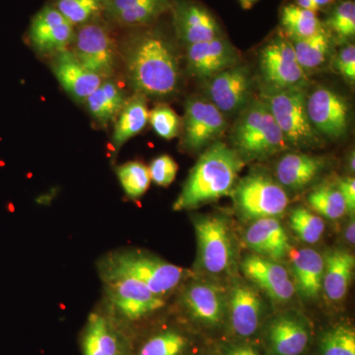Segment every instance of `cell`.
<instances>
[{"mask_svg":"<svg viewBox=\"0 0 355 355\" xmlns=\"http://www.w3.org/2000/svg\"><path fill=\"white\" fill-rule=\"evenodd\" d=\"M123 58L128 83L137 94L167 98L179 90V55L165 37L155 33L139 35L125 44Z\"/></svg>","mask_w":355,"mask_h":355,"instance_id":"cell-1","label":"cell"},{"mask_svg":"<svg viewBox=\"0 0 355 355\" xmlns=\"http://www.w3.org/2000/svg\"><path fill=\"white\" fill-rule=\"evenodd\" d=\"M244 161L234 149L216 141L202 153L191 169L173 209L188 210L231 196Z\"/></svg>","mask_w":355,"mask_h":355,"instance_id":"cell-2","label":"cell"},{"mask_svg":"<svg viewBox=\"0 0 355 355\" xmlns=\"http://www.w3.org/2000/svg\"><path fill=\"white\" fill-rule=\"evenodd\" d=\"M102 282L128 277L141 282L157 295L165 297L186 279L188 272L158 257L139 251L121 249L105 254L97 261Z\"/></svg>","mask_w":355,"mask_h":355,"instance_id":"cell-3","label":"cell"},{"mask_svg":"<svg viewBox=\"0 0 355 355\" xmlns=\"http://www.w3.org/2000/svg\"><path fill=\"white\" fill-rule=\"evenodd\" d=\"M231 141L243 161L263 160L288 148L286 137L261 100L248 104L236 121Z\"/></svg>","mask_w":355,"mask_h":355,"instance_id":"cell-4","label":"cell"},{"mask_svg":"<svg viewBox=\"0 0 355 355\" xmlns=\"http://www.w3.org/2000/svg\"><path fill=\"white\" fill-rule=\"evenodd\" d=\"M305 87H265L261 93V101L266 103L289 146L313 147L321 144V135L314 130L308 118Z\"/></svg>","mask_w":355,"mask_h":355,"instance_id":"cell-5","label":"cell"},{"mask_svg":"<svg viewBox=\"0 0 355 355\" xmlns=\"http://www.w3.org/2000/svg\"><path fill=\"white\" fill-rule=\"evenodd\" d=\"M231 196L236 209L247 220L282 216L288 207L286 190L263 172L254 171L240 180Z\"/></svg>","mask_w":355,"mask_h":355,"instance_id":"cell-6","label":"cell"},{"mask_svg":"<svg viewBox=\"0 0 355 355\" xmlns=\"http://www.w3.org/2000/svg\"><path fill=\"white\" fill-rule=\"evenodd\" d=\"M107 310L119 322H137L162 309L165 297L128 277L104 280Z\"/></svg>","mask_w":355,"mask_h":355,"instance_id":"cell-7","label":"cell"},{"mask_svg":"<svg viewBox=\"0 0 355 355\" xmlns=\"http://www.w3.org/2000/svg\"><path fill=\"white\" fill-rule=\"evenodd\" d=\"M71 44L70 51L86 69L103 79L114 73L116 44L108 27L99 18L78 26Z\"/></svg>","mask_w":355,"mask_h":355,"instance_id":"cell-8","label":"cell"},{"mask_svg":"<svg viewBox=\"0 0 355 355\" xmlns=\"http://www.w3.org/2000/svg\"><path fill=\"white\" fill-rule=\"evenodd\" d=\"M198 261L202 270L220 275L230 270L235 259L234 242L226 219L221 216H200L195 219Z\"/></svg>","mask_w":355,"mask_h":355,"instance_id":"cell-9","label":"cell"},{"mask_svg":"<svg viewBox=\"0 0 355 355\" xmlns=\"http://www.w3.org/2000/svg\"><path fill=\"white\" fill-rule=\"evenodd\" d=\"M261 76L265 87L287 89L306 86L307 74L299 64L291 39L275 37L261 49Z\"/></svg>","mask_w":355,"mask_h":355,"instance_id":"cell-10","label":"cell"},{"mask_svg":"<svg viewBox=\"0 0 355 355\" xmlns=\"http://www.w3.org/2000/svg\"><path fill=\"white\" fill-rule=\"evenodd\" d=\"M227 128L225 114L205 97H193L184 107L183 146L198 153L211 146Z\"/></svg>","mask_w":355,"mask_h":355,"instance_id":"cell-11","label":"cell"},{"mask_svg":"<svg viewBox=\"0 0 355 355\" xmlns=\"http://www.w3.org/2000/svg\"><path fill=\"white\" fill-rule=\"evenodd\" d=\"M306 110L311 125L322 137L338 139L347 135L349 105L333 89L318 87L307 94Z\"/></svg>","mask_w":355,"mask_h":355,"instance_id":"cell-12","label":"cell"},{"mask_svg":"<svg viewBox=\"0 0 355 355\" xmlns=\"http://www.w3.org/2000/svg\"><path fill=\"white\" fill-rule=\"evenodd\" d=\"M83 355H132V347L121 324L108 310L89 315L80 336Z\"/></svg>","mask_w":355,"mask_h":355,"instance_id":"cell-13","label":"cell"},{"mask_svg":"<svg viewBox=\"0 0 355 355\" xmlns=\"http://www.w3.org/2000/svg\"><path fill=\"white\" fill-rule=\"evenodd\" d=\"M251 92V72L245 65H235L207 80V99L224 114L244 109Z\"/></svg>","mask_w":355,"mask_h":355,"instance_id":"cell-14","label":"cell"},{"mask_svg":"<svg viewBox=\"0 0 355 355\" xmlns=\"http://www.w3.org/2000/svg\"><path fill=\"white\" fill-rule=\"evenodd\" d=\"M239 62V51L221 36L187 46L188 69L198 79L209 80Z\"/></svg>","mask_w":355,"mask_h":355,"instance_id":"cell-15","label":"cell"},{"mask_svg":"<svg viewBox=\"0 0 355 355\" xmlns=\"http://www.w3.org/2000/svg\"><path fill=\"white\" fill-rule=\"evenodd\" d=\"M74 33L76 27L51 4L42 8L33 18L29 39L39 53L53 55L69 49Z\"/></svg>","mask_w":355,"mask_h":355,"instance_id":"cell-16","label":"cell"},{"mask_svg":"<svg viewBox=\"0 0 355 355\" xmlns=\"http://www.w3.org/2000/svg\"><path fill=\"white\" fill-rule=\"evenodd\" d=\"M180 302L191 319L209 327L218 326L227 308L224 289L205 282H191L184 287Z\"/></svg>","mask_w":355,"mask_h":355,"instance_id":"cell-17","label":"cell"},{"mask_svg":"<svg viewBox=\"0 0 355 355\" xmlns=\"http://www.w3.org/2000/svg\"><path fill=\"white\" fill-rule=\"evenodd\" d=\"M243 272L266 295L277 303L291 300L295 293V286L289 272L279 261L250 254L242 261Z\"/></svg>","mask_w":355,"mask_h":355,"instance_id":"cell-18","label":"cell"},{"mask_svg":"<svg viewBox=\"0 0 355 355\" xmlns=\"http://www.w3.org/2000/svg\"><path fill=\"white\" fill-rule=\"evenodd\" d=\"M51 69L60 85L79 102H85L103 81L101 77L86 69L69 49L53 55Z\"/></svg>","mask_w":355,"mask_h":355,"instance_id":"cell-19","label":"cell"},{"mask_svg":"<svg viewBox=\"0 0 355 355\" xmlns=\"http://www.w3.org/2000/svg\"><path fill=\"white\" fill-rule=\"evenodd\" d=\"M174 24L178 37L186 46L221 36L216 18L205 7L193 2L175 6Z\"/></svg>","mask_w":355,"mask_h":355,"instance_id":"cell-20","label":"cell"},{"mask_svg":"<svg viewBox=\"0 0 355 355\" xmlns=\"http://www.w3.org/2000/svg\"><path fill=\"white\" fill-rule=\"evenodd\" d=\"M326 167V159L322 156L286 153L277 162L275 177L284 190L299 191L314 183Z\"/></svg>","mask_w":355,"mask_h":355,"instance_id":"cell-21","label":"cell"},{"mask_svg":"<svg viewBox=\"0 0 355 355\" xmlns=\"http://www.w3.org/2000/svg\"><path fill=\"white\" fill-rule=\"evenodd\" d=\"M245 241L254 254L275 261L286 258L292 249L286 229L275 217L254 220L245 233Z\"/></svg>","mask_w":355,"mask_h":355,"instance_id":"cell-22","label":"cell"},{"mask_svg":"<svg viewBox=\"0 0 355 355\" xmlns=\"http://www.w3.org/2000/svg\"><path fill=\"white\" fill-rule=\"evenodd\" d=\"M231 326L238 336H253L260 326L263 301L253 287L238 284L232 287L227 297Z\"/></svg>","mask_w":355,"mask_h":355,"instance_id":"cell-23","label":"cell"},{"mask_svg":"<svg viewBox=\"0 0 355 355\" xmlns=\"http://www.w3.org/2000/svg\"><path fill=\"white\" fill-rule=\"evenodd\" d=\"M268 343L273 355H300L309 343V330L301 318L279 315L268 327Z\"/></svg>","mask_w":355,"mask_h":355,"instance_id":"cell-24","label":"cell"},{"mask_svg":"<svg viewBox=\"0 0 355 355\" xmlns=\"http://www.w3.org/2000/svg\"><path fill=\"white\" fill-rule=\"evenodd\" d=\"M170 0H107L104 13L121 26H144L171 8Z\"/></svg>","mask_w":355,"mask_h":355,"instance_id":"cell-25","label":"cell"},{"mask_svg":"<svg viewBox=\"0 0 355 355\" xmlns=\"http://www.w3.org/2000/svg\"><path fill=\"white\" fill-rule=\"evenodd\" d=\"M322 291L331 302H340L347 296L355 268L354 254L345 249H333L324 257Z\"/></svg>","mask_w":355,"mask_h":355,"instance_id":"cell-26","label":"cell"},{"mask_svg":"<svg viewBox=\"0 0 355 355\" xmlns=\"http://www.w3.org/2000/svg\"><path fill=\"white\" fill-rule=\"evenodd\" d=\"M294 284L306 299H316L322 291L324 256L310 248L291 249L289 253Z\"/></svg>","mask_w":355,"mask_h":355,"instance_id":"cell-27","label":"cell"},{"mask_svg":"<svg viewBox=\"0 0 355 355\" xmlns=\"http://www.w3.org/2000/svg\"><path fill=\"white\" fill-rule=\"evenodd\" d=\"M114 125L112 144L114 150L119 151L121 146L142 132L149 120V112L147 109L146 97L141 94L133 95L127 99Z\"/></svg>","mask_w":355,"mask_h":355,"instance_id":"cell-28","label":"cell"},{"mask_svg":"<svg viewBox=\"0 0 355 355\" xmlns=\"http://www.w3.org/2000/svg\"><path fill=\"white\" fill-rule=\"evenodd\" d=\"M125 101L127 98L123 89L107 79L102 81L85 103L91 116L101 125H107L118 116Z\"/></svg>","mask_w":355,"mask_h":355,"instance_id":"cell-29","label":"cell"},{"mask_svg":"<svg viewBox=\"0 0 355 355\" xmlns=\"http://www.w3.org/2000/svg\"><path fill=\"white\" fill-rule=\"evenodd\" d=\"M299 64L307 72L320 69L328 60L331 51V39L326 30L305 39H291Z\"/></svg>","mask_w":355,"mask_h":355,"instance_id":"cell-30","label":"cell"},{"mask_svg":"<svg viewBox=\"0 0 355 355\" xmlns=\"http://www.w3.org/2000/svg\"><path fill=\"white\" fill-rule=\"evenodd\" d=\"M307 202L318 216L336 220L347 214V205L338 184L324 183L319 184L307 196Z\"/></svg>","mask_w":355,"mask_h":355,"instance_id":"cell-31","label":"cell"},{"mask_svg":"<svg viewBox=\"0 0 355 355\" xmlns=\"http://www.w3.org/2000/svg\"><path fill=\"white\" fill-rule=\"evenodd\" d=\"M282 23L289 39H305L323 29L316 12L288 4L282 10Z\"/></svg>","mask_w":355,"mask_h":355,"instance_id":"cell-32","label":"cell"},{"mask_svg":"<svg viewBox=\"0 0 355 355\" xmlns=\"http://www.w3.org/2000/svg\"><path fill=\"white\" fill-rule=\"evenodd\" d=\"M189 340L181 331L165 329L148 336L140 345L137 355H183Z\"/></svg>","mask_w":355,"mask_h":355,"instance_id":"cell-33","label":"cell"},{"mask_svg":"<svg viewBox=\"0 0 355 355\" xmlns=\"http://www.w3.org/2000/svg\"><path fill=\"white\" fill-rule=\"evenodd\" d=\"M106 4L107 0H53V6L74 27L99 18Z\"/></svg>","mask_w":355,"mask_h":355,"instance_id":"cell-34","label":"cell"},{"mask_svg":"<svg viewBox=\"0 0 355 355\" xmlns=\"http://www.w3.org/2000/svg\"><path fill=\"white\" fill-rule=\"evenodd\" d=\"M121 188L132 200H137L146 193L151 183L148 167L139 161H132L116 168Z\"/></svg>","mask_w":355,"mask_h":355,"instance_id":"cell-35","label":"cell"},{"mask_svg":"<svg viewBox=\"0 0 355 355\" xmlns=\"http://www.w3.org/2000/svg\"><path fill=\"white\" fill-rule=\"evenodd\" d=\"M291 227L301 241L315 244L324 234V222L311 210L297 207L291 211Z\"/></svg>","mask_w":355,"mask_h":355,"instance_id":"cell-36","label":"cell"},{"mask_svg":"<svg viewBox=\"0 0 355 355\" xmlns=\"http://www.w3.org/2000/svg\"><path fill=\"white\" fill-rule=\"evenodd\" d=\"M321 355H355V333L352 327L340 324L327 331L320 343Z\"/></svg>","mask_w":355,"mask_h":355,"instance_id":"cell-37","label":"cell"},{"mask_svg":"<svg viewBox=\"0 0 355 355\" xmlns=\"http://www.w3.org/2000/svg\"><path fill=\"white\" fill-rule=\"evenodd\" d=\"M327 25L342 41L354 38L355 34V4L352 0L340 2L334 9Z\"/></svg>","mask_w":355,"mask_h":355,"instance_id":"cell-38","label":"cell"},{"mask_svg":"<svg viewBox=\"0 0 355 355\" xmlns=\"http://www.w3.org/2000/svg\"><path fill=\"white\" fill-rule=\"evenodd\" d=\"M149 121L154 132L165 139H172L179 135L181 121L174 110L166 105H159L149 113Z\"/></svg>","mask_w":355,"mask_h":355,"instance_id":"cell-39","label":"cell"},{"mask_svg":"<svg viewBox=\"0 0 355 355\" xmlns=\"http://www.w3.org/2000/svg\"><path fill=\"white\" fill-rule=\"evenodd\" d=\"M178 164L169 155L158 156L148 167L151 181L161 187L170 186L176 179Z\"/></svg>","mask_w":355,"mask_h":355,"instance_id":"cell-40","label":"cell"},{"mask_svg":"<svg viewBox=\"0 0 355 355\" xmlns=\"http://www.w3.org/2000/svg\"><path fill=\"white\" fill-rule=\"evenodd\" d=\"M334 69L349 83L355 80V46L349 44L340 49L334 60Z\"/></svg>","mask_w":355,"mask_h":355,"instance_id":"cell-41","label":"cell"},{"mask_svg":"<svg viewBox=\"0 0 355 355\" xmlns=\"http://www.w3.org/2000/svg\"><path fill=\"white\" fill-rule=\"evenodd\" d=\"M338 188L342 193L347 211L350 216H354L355 214V180L354 178L345 177L338 180Z\"/></svg>","mask_w":355,"mask_h":355,"instance_id":"cell-42","label":"cell"},{"mask_svg":"<svg viewBox=\"0 0 355 355\" xmlns=\"http://www.w3.org/2000/svg\"><path fill=\"white\" fill-rule=\"evenodd\" d=\"M345 240L349 243L350 245H354L355 243V222L354 219L350 220L349 225L345 228Z\"/></svg>","mask_w":355,"mask_h":355,"instance_id":"cell-43","label":"cell"},{"mask_svg":"<svg viewBox=\"0 0 355 355\" xmlns=\"http://www.w3.org/2000/svg\"><path fill=\"white\" fill-rule=\"evenodd\" d=\"M297 6L301 7V8L307 9V10L314 11V12H317L319 10L316 6H315L313 0H297Z\"/></svg>","mask_w":355,"mask_h":355,"instance_id":"cell-44","label":"cell"},{"mask_svg":"<svg viewBox=\"0 0 355 355\" xmlns=\"http://www.w3.org/2000/svg\"><path fill=\"white\" fill-rule=\"evenodd\" d=\"M240 352L241 355H259L258 352L251 347H240Z\"/></svg>","mask_w":355,"mask_h":355,"instance_id":"cell-45","label":"cell"},{"mask_svg":"<svg viewBox=\"0 0 355 355\" xmlns=\"http://www.w3.org/2000/svg\"><path fill=\"white\" fill-rule=\"evenodd\" d=\"M334 1H335V0H313V2H314L318 9L329 6V4L333 3Z\"/></svg>","mask_w":355,"mask_h":355,"instance_id":"cell-46","label":"cell"},{"mask_svg":"<svg viewBox=\"0 0 355 355\" xmlns=\"http://www.w3.org/2000/svg\"><path fill=\"white\" fill-rule=\"evenodd\" d=\"M354 161H355L354 153H352L349 156V162H347V163H349V171L352 172V173H354V169H355Z\"/></svg>","mask_w":355,"mask_h":355,"instance_id":"cell-47","label":"cell"},{"mask_svg":"<svg viewBox=\"0 0 355 355\" xmlns=\"http://www.w3.org/2000/svg\"><path fill=\"white\" fill-rule=\"evenodd\" d=\"M257 1H258V0H240V3L242 4L244 8H250V7L253 6L254 3H256Z\"/></svg>","mask_w":355,"mask_h":355,"instance_id":"cell-48","label":"cell"},{"mask_svg":"<svg viewBox=\"0 0 355 355\" xmlns=\"http://www.w3.org/2000/svg\"><path fill=\"white\" fill-rule=\"evenodd\" d=\"M227 355H241V352H240V347H233V349L228 352Z\"/></svg>","mask_w":355,"mask_h":355,"instance_id":"cell-49","label":"cell"}]
</instances>
